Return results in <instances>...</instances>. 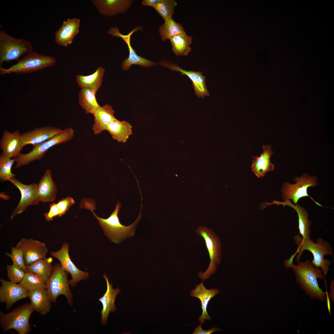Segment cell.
<instances>
[{"label": "cell", "instance_id": "cell-43", "mask_svg": "<svg viewBox=\"0 0 334 334\" xmlns=\"http://www.w3.org/2000/svg\"><path fill=\"white\" fill-rule=\"evenodd\" d=\"M334 280H332V282L331 283L330 288V290L329 293H328V295L329 297V298L333 301L334 302Z\"/></svg>", "mask_w": 334, "mask_h": 334}, {"label": "cell", "instance_id": "cell-31", "mask_svg": "<svg viewBox=\"0 0 334 334\" xmlns=\"http://www.w3.org/2000/svg\"><path fill=\"white\" fill-rule=\"evenodd\" d=\"M52 257H45L26 266L28 271L32 272L41 278L47 283L53 270Z\"/></svg>", "mask_w": 334, "mask_h": 334}, {"label": "cell", "instance_id": "cell-13", "mask_svg": "<svg viewBox=\"0 0 334 334\" xmlns=\"http://www.w3.org/2000/svg\"><path fill=\"white\" fill-rule=\"evenodd\" d=\"M69 247L68 243L64 242L60 250L50 252L49 254L57 259L60 262L62 268L71 274L72 279L69 281V284L74 287L79 281L88 278L89 274L87 272L79 269L72 261L69 254Z\"/></svg>", "mask_w": 334, "mask_h": 334}, {"label": "cell", "instance_id": "cell-44", "mask_svg": "<svg viewBox=\"0 0 334 334\" xmlns=\"http://www.w3.org/2000/svg\"><path fill=\"white\" fill-rule=\"evenodd\" d=\"M0 195V197L5 200H8L9 199V196L6 195L5 193H1Z\"/></svg>", "mask_w": 334, "mask_h": 334}, {"label": "cell", "instance_id": "cell-25", "mask_svg": "<svg viewBox=\"0 0 334 334\" xmlns=\"http://www.w3.org/2000/svg\"><path fill=\"white\" fill-rule=\"evenodd\" d=\"M114 114V111L111 106L105 104L100 106L93 114L94 122L92 130L94 134L98 135L107 131L108 125L117 119Z\"/></svg>", "mask_w": 334, "mask_h": 334}, {"label": "cell", "instance_id": "cell-23", "mask_svg": "<svg viewBox=\"0 0 334 334\" xmlns=\"http://www.w3.org/2000/svg\"><path fill=\"white\" fill-rule=\"evenodd\" d=\"M204 281L203 280L190 293L191 297L199 298L201 302L202 313L201 315L198 318V321L202 324L204 323L205 320H211L212 317L207 312V306L211 299L220 292L217 289H207L204 286Z\"/></svg>", "mask_w": 334, "mask_h": 334}, {"label": "cell", "instance_id": "cell-6", "mask_svg": "<svg viewBox=\"0 0 334 334\" xmlns=\"http://www.w3.org/2000/svg\"><path fill=\"white\" fill-rule=\"evenodd\" d=\"M195 232L204 239L210 259L209 265L206 271L198 273L200 279L204 280L216 272L218 267L221 263L222 245L220 238L210 229L205 226H199L196 229Z\"/></svg>", "mask_w": 334, "mask_h": 334}, {"label": "cell", "instance_id": "cell-11", "mask_svg": "<svg viewBox=\"0 0 334 334\" xmlns=\"http://www.w3.org/2000/svg\"><path fill=\"white\" fill-rule=\"evenodd\" d=\"M141 26H137L126 35L122 34L117 27H111L107 32L109 35L114 37H119L122 39L127 44L129 51L128 57L122 62L121 69L123 71H127L133 65H138L142 67H150L157 64L138 55L136 51L131 44V36L135 32L143 29Z\"/></svg>", "mask_w": 334, "mask_h": 334}, {"label": "cell", "instance_id": "cell-33", "mask_svg": "<svg viewBox=\"0 0 334 334\" xmlns=\"http://www.w3.org/2000/svg\"><path fill=\"white\" fill-rule=\"evenodd\" d=\"M164 21V23L160 26L158 30L163 41L169 40L173 36L185 32L182 25L175 22L173 19Z\"/></svg>", "mask_w": 334, "mask_h": 334}, {"label": "cell", "instance_id": "cell-22", "mask_svg": "<svg viewBox=\"0 0 334 334\" xmlns=\"http://www.w3.org/2000/svg\"><path fill=\"white\" fill-rule=\"evenodd\" d=\"M103 277L106 282L107 289L103 296L99 298L98 300L102 305V309L101 312V323L102 325H105L110 312L115 313V310H117L114 302L117 295L121 291L118 288H113V284H110L106 275L104 274Z\"/></svg>", "mask_w": 334, "mask_h": 334}, {"label": "cell", "instance_id": "cell-2", "mask_svg": "<svg viewBox=\"0 0 334 334\" xmlns=\"http://www.w3.org/2000/svg\"><path fill=\"white\" fill-rule=\"evenodd\" d=\"M121 207V203L117 202L113 211L106 219L100 217L94 212L96 209V203L93 200L86 201L84 204V208L90 210L97 220L103 230L105 235L112 242L115 244L120 243L127 238L133 236L135 234V227L141 219L142 203L140 213L136 220L131 225L125 226L120 222L118 214Z\"/></svg>", "mask_w": 334, "mask_h": 334}, {"label": "cell", "instance_id": "cell-32", "mask_svg": "<svg viewBox=\"0 0 334 334\" xmlns=\"http://www.w3.org/2000/svg\"><path fill=\"white\" fill-rule=\"evenodd\" d=\"M96 93L91 89L82 88L78 95L79 103L86 114L93 115L100 106L98 103Z\"/></svg>", "mask_w": 334, "mask_h": 334}, {"label": "cell", "instance_id": "cell-26", "mask_svg": "<svg viewBox=\"0 0 334 334\" xmlns=\"http://www.w3.org/2000/svg\"><path fill=\"white\" fill-rule=\"evenodd\" d=\"M37 185L40 201L46 203L55 200L56 197L57 187L53 180L51 170L48 169L45 171Z\"/></svg>", "mask_w": 334, "mask_h": 334}, {"label": "cell", "instance_id": "cell-37", "mask_svg": "<svg viewBox=\"0 0 334 334\" xmlns=\"http://www.w3.org/2000/svg\"><path fill=\"white\" fill-rule=\"evenodd\" d=\"M11 253H6V256L10 257L12 260L13 264L19 266L25 272H27L26 266L25 265L23 253L22 250L16 248L15 246H10Z\"/></svg>", "mask_w": 334, "mask_h": 334}, {"label": "cell", "instance_id": "cell-9", "mask_svg": "<svg viewBox=\"0 0 334 334\" xmlns=\"http://www.w3.org/2000/svg\"><path fill=\"white\" fill-rule=\"evenodd\" d=\"M294 181L295 182L294 184L286 182L283 183L281 189L283 199L285 201L292 200L296 204L301 198L309 197L316 204L323 207L314 200L307 193V189L309 187H315L318 185L317 178L316 176H310L305 173L300 177L294 178Z\"/></svg>", "mask_w": 334, "mask_h": 334}, {"label": "cell", "instance_id": "cell-14", "mask_svg": "<svg viewBox=\"0 0 334 334\" xmlns=\"http://www.w3.org/2000/svg\"><path fill=\"white\" fill-rule=\"evenodd\" d=\"M15 247L22 250L26 266L46 257L48 251L45 242L32 238L21 239Z\"/></svg>", "mask_w": 334, "mask_h": 334}, {"label": "cell", "instance_id": "cell-29", "mask_svg": "<svg viewBox=\"0 0 334 334\" xmlns=\"http://www.w3.org/2000/svg\"><path fill=\"white\" fill-rule=\"evenodd\" d=\"M132 127L129 122L117 119L108 125L107 131L113 139L118 142L125 143L132 134Z\"/></svg>", "mask_w": 334, "mask_h": 334}, {"label": "cell", "instance_id": "cell-20", "mask_svg": "<svg viewBox=\"0 0 334 334\" xmlns=\"http://www.w3.org/2000/svg\"><path fill=\"white\" fill-rule=\"evenodd\" d=\"M2 154L11 158H16L21 153L23 148L21 144L20 133L19 130L12 133L3 130L0 141Z\"/></svg>", "mask_w": 334, "mask_h": 334}, {"label": "cell", "instance_id": "cell-5", "mask_svg": "<svg viewBox=\"0 0 334 334\" xmlns=\"http://www.w3.org/2000/svg\"><path fill=\"white\" fill-rule=\"evenodd\" d=\"M74 131L71 127L66 128L50 139L41 143L33 145L32 150L25 154L20 153L16 158L15 168L27 165L36 160L42 159L46 152L52 147L71 140Z\"/></svg>", "mask_w": 334, "mask_h": 334}, {"label": "cell", "instance_id": "cell-15", "mask_svg": "<svg viewBox=\"0 0 334 334\" xmlns=\"http://www.w3.org/2000/svg\"><path fill=\"white\" fill-rule=\"evenodd\" d=\"M0 281V302L4 303L7 310L17 301L28 297L29 291L19 284L1 278Z\"/></svg>", "mask_w": 334, "mask_h": 334}, {"label": "cell", "instance_id": "cell-10", "mask_svg": "<svg viewBox=\"0 0 334 334\" xmlns=\"http://www.w3.org/2000/svg\"><path fill=\"white\" fill-rule=\"evenodd\" d=\"M67 272L59 263L55 264L46 283L47 289L52 303H55L57 297L63 295L66 297L69 305L72 307L73 295L69 286Z\"/></svg>", "mask_w": 334, "mask_h": 334}, {"label": "cell", "instance_id": "cell-4", "mask_svg": "<svg viewBox=\"0 0 334 334\" xmlns=\"http://www.w3.org/2000/svg\"><path fill=\"white\" fill-rule=\"evenodd\" d=\"M55 58L53 56L43 55L32 51L27 53L15 64L7 69L0 67V74L15 73L17 74L29 73L54 66L56 63Z\"/></svg>", "mask_w": 334, "mask_h": 334}, {"label": "cell", "instance_id": "cell-34", "mask_svg": "<svg viewBox=\"0 0 334 334\" xmlns=\"http://www.w3.org/2000/svg\"><path fill=\"white\" fill-rule=\"evenodd\" d=\"M19 284L29 291L36 289H47L45 282L39 276L30 271L25 272L23 279Z\"/></svg>", "mask_w": 334, "mask_h": 334}, {"label": "cell", "instance_id": "cell-42", "mask_svg": "<svg viewBox=\"0 0 334 334\" xmlns=\"http://www.w3.org/2000/svg\"><path fill=\"white\" fill-rule=\"evenodd\" d=\"M158 0H143L142 2V5L148 6L154 8Z\"/></svg>", "mask_w": 334, "mask_h": 334}, {"label": "cell", "instance_id": "cell-30", "mask_svg": "<svg viewBox=\"0 0 334 334\" xmlns=\"http://www.w3.org/2000/svg\"><path fill=\"white\" fill-rule=\"evenodd\" d=\"M172 50L177 56H186L191 51L192 36L184 32L175 35L169 39Z\"/></svg>", "mask_w": 334, "mask_h": 334}, {"label": "cell", "instance_id": "cell-1", "mask_svg": "<svg viewBox=\"0 0 334 334\" xmlns=\"http://www.w3.org/2000/svg\"><path fill=\"white\" fill-rule=\"evenodd\" d=\"M295 255L285 260L284 265L286 268H291L294 272L296 280L300 287L311 298L320 301L325 300L327 293L319 287L317 278L323 279L325 276L321 269L314 267L309 260L305 262H298L297 265L293 263Z\"/></svg>", "mask_w": 334, "mask_h": 334}, {"label": "cell", "instance_id": "cell-8", "mask_svg": "<svg viewBox=\"0 0 334 334\" xmlns=\"http://www.w3.org/2000/svg\"><path fill=\"white\" fill-rule=\"evenodd\" d=\"M33 51L30 42L23 38H16L4 31H0V64L5 62L19 60L21 56Z\"/></svg>", "mask_w": 334, "mask_h": 334}, {"label": "cell", "instance_id": "cell-40", "mask_svg": "<svg viewBox=\"0 0 334 334\" xmlns=\"http://www.w3.org/2000/svg\"><path fill=\"white\" fill-rule=\"evenodd\" d=\"M45 219L47 221H50L53 220L55 217L58 216L59 212L57 208L56 203H53L50 204L49 211L45 213L44 214Z\"/></svg>", "mask_w": 334, "mask_h": 334}, {"label": "cell", "instance_id": "cell-17", "mask_svg": "<svg viewBox=\"0 0 334 334\" xmlns=\"http://www.w3.org/2000/svg\"><path fill=\"white\" fill-rule=\"evenodd\" d=\"M92 4L101 15L112 17L125 14L133 4L132 0H92Z\"/></svg>", "mask_w": 334, "mask_h": 334}, {"label": "cell", "instance_id": "cell-35", "mask_svg": "<svg viewBox=\"0 0 334 334\" xmlns=\"http://www.w3.org/2000/svg\"><path fill=\"white\" fill-rule=\"evenodd\" d=\"M177 5L174 0H158L153 8L165 21L172 19Z\"/></svg>", "mask_w": 334, "mask_h": 334}, {"label": "cell", "instance_id": "cell-36", "mask_svg": "<svg viewBox=\"0 0 334 334\" xmlns=\"http://www.w3.org/2000/svg\"><path fill=\"white\" fill-rule=\"evenodd\" d=\"M16 158H11L2 154L0 155V179L1 181H9L16 175L13 174L11 171L12 167Z\"/></svg>", "mask_w": 334, "mask_h": 334}, {"label": "cell", "instance_id": "cell-12", "mask_svg": "<svg viewBox=\"0 0 334 334\" xmlns=\"http://www.w3.org/2000/svg\"><path fill=\"white\" fill-rule=\"evenodd\" d=\"M9 181L16 187L19 190L21 197L19 202L10 216V219L24 211L30 205H37L40 202L38 195V185L32 183L25 185L17 179L15 177Z\"/></svg>", "mask_w": 334, "mask_h": 334}, {"label": "cell", "instance_id": "cell-39", "mask_svg": "<svg viewBox=\"0 0 334 334\" xmlns=\"http://www.w3.org/2000/svg\"><path fill=\"white\" fill-rule=\"evenodd\" d=\"M75 203L74 199L70 196L63 198L56 203V206L59 212L58 217H61L64 215Z\"/></svg>", "mask_w": 334, "mask_h": 334}, {"label": "cell", "instance_id": "cell-19", "mask_svg": "<svg viewBox=\"0 0 334 334\" xmlns=\"http://www.w3.org/2000/svg\"><path fill=\"white\" fill-rule=\"evenodd\" d=\"M80 19H67L55 32V41L58 45L65 47L71 44L79 32Z\"/></svg>", "mask_w": 334, "mask_h": 334}, {"label": "cell", "instance_id": "cell-7", "mask_svg": "<svg viewBox=\"0 0 334 334\" xmlns=\"http://www.w3.org/2000/svg\"><path fill=\"white\" fill-rule=\"evenodd\" d=\"M34 310L31 303L16 306L12 311L4 314L0 311V325L4 332L14 329L19 334H28L31 332L29 320Z\"/></svg>", "mask_w": 334, "mask_h": 334}, {"label": "cell", "instance_id": "cell-24", "mask_svg": "<svg viewBox=\"0 0 334 334\" xmlns=\"http://www.w3.org/2000/svg\"><path fill=\"white\" fill-rule=\"evenodd\" d=\"M263 152L259 156H252L251 169L255 174L258 178H263L268 172L273 171L274 166L270 161L273 154L270 145H263Z\"/></svg>", "mask_w": 334, "mask_h": 334}, {"label": "cell", "instance_id": "cell-21", "mask_svg": "<svg viewBox=\"0 0 334 334\" xmlns=\"http://www.w3.org/2000/svg\"><path fill=\"white\" fill-rule=\"evenodd\" d=\"M272 204L282 205L284 207L288 206L294 209L297 212L298 219V228L302 238L306 239H310L311 229L310 227L311 221L308 219L309 215L306 209L301 207L299 204H293L290 200L283 202L273 200L272 202L263 203L264 208Z\"/></svg>", "mask_w": 334, "mask_h": 334}, {"label": "cell", "instance_id": "cell-3", "mask_svg": "<svg viewBox=\"0 0 334 334\" xmlns=\"http://www.w3.org/2000/svg\"><path fill=\"white\" fill-rule=\"evenodd\" d=\"M294 240L298 247L297 250L294 254L296 255L298 253L295 258L296 262H298L300 261V258L304 250H309L313 256V259L312 261L313 265L316 268H320L324 276H325L328 273L331 262L327 259H324V256L325 255L334 256L332 248L330 244L320 238L317 239V242L315 243L311 239H304L298 234L295 236Z\"/></svg>", "mask_w": 334, "mask_h": 334}, {"label": "cell", "instance_id": "cell-28", "mask_svg": "<svg viewBox=\"0 0 334 334\" xmlns=\"http://www.w3.org/2000/svg\"><path fill=\"white\" fill-rule=\"evenodd\" d=\"M105 72V69L100 66L92 74L76 76L78 86L81 89H91L96 93L101 86Z\"/></svg>", "mask_w": 334, "mask_h": 334}, {"label": "cell", "instance_id": "cell-27", "mask_svg": "<svg viewBox=\"0 0 334 334\" xmlns=\"http://www.w3.org/2000/svg\"><path fill=\"white\" fill-rule=\"evenodd\" d=\"M28 297L34 311L42 315L49 312L52 302L47 289L29 291Z\"/></svg>", "mask_w": 334, "mask_h": 334}, {"label": "cell", "instance_id": "cell-16", "mask_svg": "<svg viewBox=\"0 0 334 334\" xmlns=\"http://www.w3.org/2000/svg\"><path fill=\"white\" fill-rule=\"evenodd\" d=\"M159 64L172 71L180 72L181 75L187 76L192 82L195 93L199 97L204 98L205 96H209V92L206 84L205 78L201 72L186 71L181 68L178 64L165 61H161Z\"/></svg>", "mask_w": 334, "mask_h": 334}, {"label": "cell", "instance_id": "cell-18", "mask_svg": "<svg viewBox=\"0 0 334 334\" xmlns=\"http://www.w3.org/2000/svg\"><path fill=\"white\" fill-rule=\"evenodd\" d=\"M62 130L52 126L35 127L33 130L20 134L21 146L33 145L43 142L60 133Z\"/></svg>", "mask_w": 334, "mask_h": 334}, {"label": "cell", "instance_id": "cell-38", "mask_svg": "<svg viewBox=\"0 0 334 334\" xmlns=\"http://www.w3.org/2000/svg\"><path fill=\"white\" fill-rule=\"evenodd\" d=\"M6 269L9 280L15 283H19L22 280L26 272L21 268L13 264L7 265Z\"/></svg>", "mask_w": 334, "mask_h": 334}, {"label": "cell", "instance_id": "cell-41", "mask_svg": "<svg viewBox=\"0 0 334 334\" xmlns=\"http://www.w3.org/2000/svg\"><path fill=\"white\" fill-rule=\"evenodd\" d=\"M201 323L196 327L195 329L192 334H210L213 332L221 331V329L220 328H212L208 330H204L202 329Z\"/></svg>", "mask_w": 334, "mask_h": 334}]
</instances>
